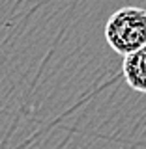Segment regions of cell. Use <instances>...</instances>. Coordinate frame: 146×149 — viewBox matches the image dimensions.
<instances>
[{"label":"cell","instance_id":"1","mask_svg":"<svg viewBox=\"0 0 146 149\" xmlns=\"http://www.w3.org/2000/svg\"><path fill=\"white\" fill-rule=\"evenodd\" d=\"M105 39L122 56L146 47V9L135 6L116 9L105 24Z\"/></svg>","mask_w":146,"mask_h":149},{"label":"cell","instance_id":"2","mask_svg":"<svg viewBox=\"0 0 146 149\" xmlns=\"http://www.w3.org/2000/svg\"><path fill=\"white\" fill-rule=\"evenodd\" d=\"M122 74L133 91L146 93V47L124 56Z\"/></svg>","mask_w":146,"mask_h":149}]
</instances>
